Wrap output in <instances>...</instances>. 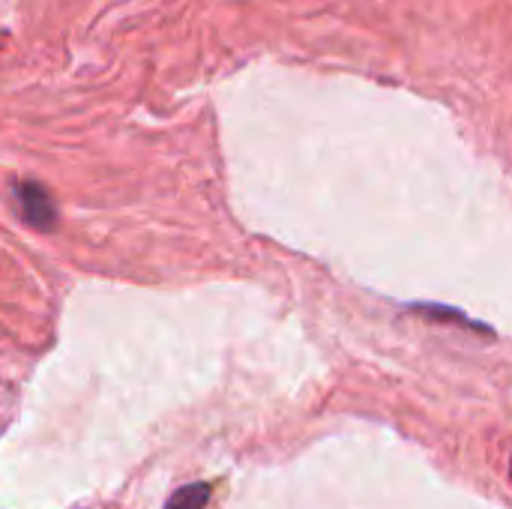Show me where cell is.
Wrapping results in <instances>:
<instances>
[{
	"mask_svg": "<svg viewBox=\"0 0 512 509\" xmlns=\"http://www.w3.org/2000/svg\"><path fill=\"white\" fill-rule=\"evenodd\" d=\"M510 474H512V462H510Z\"/></svg>",
	"mask_w": 512,
	"mask_h": 509,
	"instance_id": "obj_3",
	"label": "cell"
},
{
	"mask_svg": "<svg viewBox=\"0 0 512 509\" xmlns=\"http://www.w3.org/2000/svg\"><path fill=\"white\" fill-rule=\"evenodd\" d=\"M21 204L30 216V222H39V225H51L54 219V210L48 204V195L36 186H21Z\"/></svg>",
	"mask_w": 512,
	"mask_h": 509,
	"instance_id": "obj_1",
	"label": "cell"
},
{
	"mask_svg": "<svg viewBox=\"0 0 512 509\" xmlns=\"http://www.w3.org/2000/svg\"><path fill=\"white\" fill-rule=\"evenodd\" d=\"M210 498V486H189V489H180L171 501L168 509H201Z\"/></svg>",
	"mask_w": 512,
	"mask_h": 509,
	"instance_id": "obj_2",
	"label": "cell"
}]
</instances>
